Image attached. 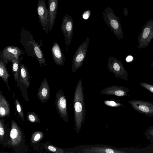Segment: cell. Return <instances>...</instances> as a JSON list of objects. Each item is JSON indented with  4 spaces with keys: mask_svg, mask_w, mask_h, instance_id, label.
Segmentation results:
<instances>
[{
    "mask_svg": "<svg viewBox=\"0 0 153 153\" xmlns=\"http://www.w3.org/2000/svg\"><path fill=\"white\" fill-rule=\"evenodd\" d=\"M73 103L75 129L78 134L82 125L84 124L86 112L82 81L81 79L75 88Z\"/></svg>",
    "mask_w": 153,
    "mask_h": 153,
    "instance_id": "obj_1",
    "label": "cell"
},
{
    "mask_svg": "<svg viewBox=\"0 0 153 153\" xmlns=\"http://www.w3.org/2000/svg\"><path fill=\"white\" fill-rule=\"evenodd\" d=\"M103 17L104 21L111 32L119 40H123L124 34L120 19L110 7H108L104 10Z\"/></svg>",
    "mask_w": 153,
    "mask_h": 153,
    "instance_id": "obj_2",
    "label": "cell"
},
{
    "mask_svg": "<svg viewBox=\"0 0 153 153\" xmlns=\"http://www.w3.org/2000/svg\"><path fill=\"white\" fill-rule=\"evenodd\" d=\"M89 41L88 33L85 40L78 47L73 56L71 70L72 73L76 72L83 65L86 57Z\"/></svg>",
    "mask_w": 153,
    "mask_h": 153,
    "instance_id": "obj_3",
    "label": "cell"
},
{
    "mask_svg": "<svg viewBox=\"0 0 153 153\" xmlns=\"http://www.w3.org/2000/svg\"><path fill=\"white\" fill-rule=\"evenodd\" d=\"M153 40V19H150L143 26L137 39L139 49L148 47Z\"/></svg>",
    "mask_w": 153,
    "mask_h": 153,
    "instance_id": "obj_4",
    "label": "cell"
},
{
    "mask_svg": "<svg viewBox=\"0 0 153 153\" xmlns=\"http://www.w3.org/2000/svg\"><path fill=\"white\" fill-rule=\"evenodd\" d=\"M107 67L109 71L112 72L118 78L128 81V73L121 61L112 56L109 57Z\"/></svg>",
    "mask_w": 153,
    "mask_h": 153,
    "instance_id": "obj_5",
    "label": "cell"
},
{
    "mask_svg": "<svg viewBox=\"0 0 153 153\" xmlns=\"http://www.w3.org/2000/svg\"><path fill=\"white\" fill-rule=\"evenodd\" d=\"M128 102L136 111L153 117V102L145 100L133 99Z\"/></svg>",
    "mask_w": 153,
    "mask_h": 153,
    "instance_id": "obj_6",
    "label": "cell"
},
{
    "mask_svg": "<svg viewBox=\"0 0 153 153\" xmlns=\"http://www.w3.org/2000/svg\"><path fill=\"white\" fill-rule=\"evenodd\" d=\"M36 11L39 22L46 33L49 32V12L46 7L45 0H38Z\"/></svg>",
    "mask_w": 153,
    "mask_h": 153,
    "instance_id": "obj_7",
    "label": "cell"
},
{
    "mask_svg": "<svg viewBox=\"0 0 153 153\" xmlns=\"http://www.w3.org/2000/svg\"><path fill=\"white\" fill-rule=\"evenodd\" d=\"M73 21L71 16L66 14L63 17L61 30L64 34L65 44L67 47L70 44L73 35Z\"/></svg>",
    "mask_w": 153,
    "mask_h": 153,
    "instance_id": "obj_8",
    "label": "cell"
},
{
    "mask_svg": "<svg viewBox=\"0 0 153 153\" xmlns=\"http://www.w3.org/2000/svg\"><path fill=\"white\" fill-rule=\"evenodd\" d=\"M20 42L26 51V54L29 56L34 57L33 49L35 41L31 33L25 28H21Z\"/></svg>",
    "mask_w": 153,
    "mask_h": 153,
    "instance_id": "obj_9",
    "label": "cell"
},
{
    "mask_svg": "<svg viewBox=\"0 0 153 153\" xmlns=\"http://www.w3.org/2000/svg\"><path fill=\"white\" fill-rule=\"evenodd\" d=\"M1 52L3 59L10 62L13 59L20 57L25 51L17 47L8 45L5 47Z\"/></svg>",
    "mask_w": 153,
    "mask_h": 153,
    "instance_id": "obj_10",
    "label": "cell"
},
{
    "mask_svg": "<svg viewBox=\"0 0 153 153\" xmlns=\"http://www.w3.org/2000/svg\"><path fill=\"white\" fill-rule=\"evenodd\" d=\"M130 91L128 88L122 86L114 85L108 87L101 90L100 93L107 95H112L117 97L130 96L128 94Z\"/></svg>",
    "mask_w": 153,
    "mask_h": 153,
    "instance_id": "obj_11",
    "label": "cell"
},
{
    "mask_svg": "<svg viewBox=\"0 0 153 153\" xmlns=\"http://www.w3.org/2000/svg\"><path fill=\"white\" fill-rule=\"evenodd\" d=\"M51 51L55 63L58 65L63 66L65 62V57L59 44L57 42H53Z\"/></svg>",
    "mask_w": 153,
    "mask_h": 153,
    "instance_id": "obj_12",
    "label": "cell"
},
{
    "mask_svg": "<svg viewBox=\"0 0 153 153\" xmlns=\"http://www.w3.org/2000/svg\"><path fill=\"white\" fill-rule=\"evenodd\" d=\"M59 0H48L49 12V32L52 30L55 22L58 5Z\"/></svg>",
    "mask_w": 153,
    "mask_h": 153,
    "instance_id": "obj_13",
    "label": "cell"
},
{
    "mask_svg": "<svg viewBox=\"0 0 153 153\" xmlns=\"http://www.w3.org/2000/svg\"><path fill=\"white\" fill-rule=\"evenodd\" d=\"M30 75L28 68L24 64L21 62L19 79L17 82L18 84L28 87L30 84Z\"/></svg>",
    "mask_w": 153,
    "mask_h": 153,
    "instance_id": "obj_14",
    "label": "cell"
},
{
    "mask_svg": "<svg viewBox=\"0 0 153 153\" xmlns=\"http://www.w3.org/2000/svg\"><path fill=\"white\" fill-rule=\"evenodd\" d=\"M80 152L85 153H126L127 152L107 147H94L85 148L80 151Z\"/></svg>",
    "mask_w": 153,
    "mask_h": 153,
    "instance_id": "obj_15",
    "label": "cell"
},
{
    "mask_svg": "<svg viewBox=\"0 0 153 153\" xmlns=\"http://www.w3.org/2000/svg\"><path fill=\"white\" fill-rule=\"evenodd\" d=\"M8 61L4 60L2 56L1 51L0 53V77L6 84L7 86L8 85V79L10 75L9 74L6 67Z\"/></svg>",
    "mask_w": 153,
    "mask_h": 153,
    "instance_id": "obj_16",
    "label": "cell"
},
{
    "mask_svg": "<svg viewBox=\"0 0 153 153\" xmlns=\"http://www.w3.org/2000/svg\"><path fill=\"white\" fill-rule=\"evenodd\" d=\"M23 59L21 56L18 58L13 59L12 61V71L14 80L17 82L18 80L20 66L21 62Z\"/></svg>",
    "mask_w": 153,
    "mask_h": 153,
    "instance_id": "obj_17",
    "label": "cell"
},
{
    "mask_svg": "<svg viewBox=\"0 0 153 153\" xmlns=\"http://www.w3.org/2000/svg\"><path fill=\"white\" fill-rule=\"evenodd\" d=\"M58 103V107L62 115L68 119L66 101L65 97L63 95L61 96Z\"/></svg>",
    "mask_w": 153,
    "mask_h": 153,
    "instance_id": "obj_18",
    "label": "cell"
},
{
    "mask_svg": "<svg viewBox=\"0 0 153 153\" xmlns=\"http://www.w3.org/2000/svg\"><path fill=\"white\" fill-rule=\"evenodd\" d=\"M103 103L111 107H117L123 106V105L118 100H105L103 102Z\"/></svg>",
    "mask_w": 153,
    "mask_h": 153,
    "instance_id": "obj_19",
    "label": "cell"
},
{
    "mask_svg": "<svg viewBox=\"0 0 153 153\" xmlns=\"http://www.w3.org/2000/svg\"><path fill=\"white\" fill-rule=\"evenodd\" d=\"M144 135L148 140L153 143V126L149 127L146 129Z\"/></svg>",
    "mask_w": 153,
    "mask_h": 153,
    "instance_id": "obj_20",
    "label": "cell"
},
{
    "mask_svg": "<svg viewBox=\"0 0 153 153\" xmlns=\"http://www.w3.org/2000/svg\"><path fill=\"white\" fill-rule=\"evenodd\" d=\"M139 84L141 86L153 93V85L145 82H140Z\"/></svg>",
    "mask_w": 153,
    "mask_h": 153,
    "instance_id": "obj_21",
    "label": "cell"
},
{
    "mask_svg": "<svg viewBox=\"0 0 153 153\" xmlns=\"http://www.w3.org/2000/svg\"><path fill=\"white\" fill-rule=\"evenodd\" d=\"M91 14V10H87L82 13V17L84 19H87L89 17Z\"/></svg>",
    "mask_w": 153,
    "mask_h": 153,
    "instance_id": "obj_22",
    "label": "cell"
},
{
    "mask_svg": "<svg viewBox=\"0 0 153 153\" xmlns=\"http://www.w3.org/2000/svg\"><path fill=\"white\" fill-rule=\"evenodd\" d=\"M18 135V131L15 128L12 129L10 132V137L12 139L16 138Z\"/></svg>",
    "mask_w": 153,
    "mask_h": 153,
    "instance_id": "obj_23",
    "label": "cell"
},
{
    "mask_svg": "<svg viewBox=\"0 0 153 153\" xmlns=\"http://www.w3.org/2000/svg\"><path fill=\"white\" fill-rule=\"evenodd\" d=\"M0 114L1 116H4L5 114V111L3 107H0Z\"/></svg>",
    "mask_w": 153,
    "mask_h": 153,
    "instance_id": "obj_24",
    "label": "cell"
},
{
    "mask_svg": "<svg viewBox=\"0 0 153 153\" xmlns=\"http://www.w3.org/2000/svg\"><path fill=\"white\" fill-rule=\"evenodd\" d=\"M28 118L32 122H33L35 121V117L32 115H29L28 116Z\"/></svg>",
    "mask_w": 153,
    "mask_h": 153,
    "instance_id": "obj_25",
    "label": "cell"
},
{
    "mask_svg": "<svg viewBox=\"0 0 153 153\" xmlns=\"http://www.w3.org/2000/svg\"><path fill=\"white\" fill-rule=\"evenodd\" d=\"M48 149L50 151L53 152H55L56 151V149L52 146H49L48 147Z\"/></svg>",
    "mask_w": 153,
    "mask_h": 153,
    "instance_id": "obj_26",
    "label": "cell"
},
{
    "mask_svg": "<svg viewBox=\"0 0 153 153\" xmlns=\"http://www.w3.org/2000/svg\"><path fill=\"white\" fill-rule=\"evenodd\" d=\"M40 135L39 134H37L35 136L34 138V140L35 141H37L38 140L40 137Z\"/></svg>",
    "mask_w": 153,
    "mask_h": 153,
    "instance_id": "obj_27",
    "label": "cell"
},
{
    "mask_svg": "<svg viewBox=\"0 0 153 153\" xmlns=\"http://www.w3.org/2000/svg\"><path fill=\"white\" fill-rule=\"evenodd\" d=\"M4 130L2 127L0 126V135L1 136H3L4 135Z\"/></svg>",
    "mask_w": 153,
    "mask_h": 153,
    "instance_id": "obj_28",
    "label": "cell"
},
{
    "mask_svg": "<svg viewBox=\"0 0 153 153\" xmlns=\"http://www.w3.org/2000/svg\"><path fill=\"white\" fill-rule=\"evenodd\" d=\"M17 110L19 112H20L21 111V107L19 104H17L16 106Z\"/></svg>",
    "mask_w": 153,
    "mask_h": 153,
    "instance_id": "obj_29",
    "label": "cell"
},
{
    "mask_svg": "<svg viewBox=\"0 0 153 153\" xmlns=\"http://www.w3.org/2000/svg\"><path fill=\"white\" fill-rule=\"evenodd\" d=\"M151 66L153 68V62L151 64Z\"/></svg>",
    "mask_w": 153,
    "mask_h": 153,
    "instance_id": "obj_30",
    "label": "cell"
},
{
    "mask_svg": "<svg viewBox=\"0 0 153 153\" xmlns=\"http://www.w3.org/2000/svg\"><path fill=\"white\" fill-rule=\"evenodd\" d=\"M1 0H0V1H1Z\"/></svg>",
    "mask_w": 153,
    "mask_h": 153,
    "instance_id": "obj_31",
    "label": "cell"
}]
</instances>
